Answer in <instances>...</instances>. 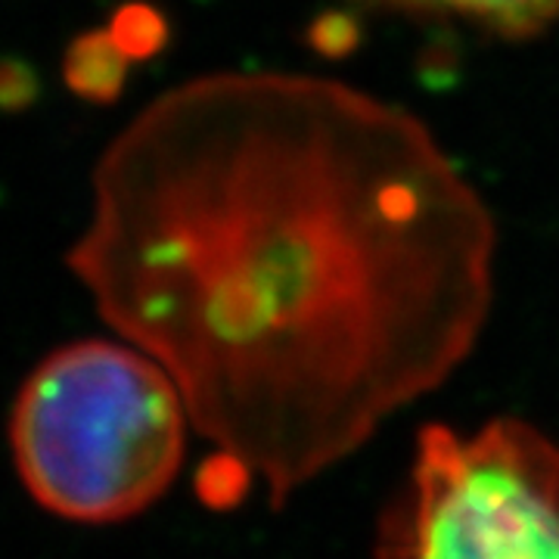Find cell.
Segmentation results:
<instances>
[{
  "label": "cell",
  "mask_w": 559,
  "mask_h": 559,
  "mask_svg": "<svg viewBox=\"0 0 559 559\" xmlns=\"http://www.w3.org/2000/svg\"><path fill=\"white\" fill-rule=\"evenodd\" d=\"M382 559H559V444L525 419L419 432Z\"/></svg>",
  "instance_id": "cell-3"
},
{
  "label": "cell",
  "mask_w": 559,
  "mask_h": 559,
  "mask_svg": "<svg viewBox=\"0 0 559 559\" xmlns=\"http://www.w3.org/2000/svg\"><path fill=\"white\" fill-rule=\"evenodd\" d=\"M128 57L109 28H91L69 40L62 53L66 87L87 103H116L128 81Z\"/></svg>",
  "instance_id": "cell-5"
},
{
  "label": "cell",
  "mask_w": 559,
  "mask_h": 559,
  "mask_svg": "<svg viewBox=\"0 0 559 559\" xmlns=\"http://www.w3.org/2000/svg\"><path fill=\"white\" fill-rule=\"evenodd\" d=\"M382 10L457 16L491 35L522 40L535 38L559 20V0H358Z\"/></svg>",
  "instance_id": "cell-4"
},
{
  "label": "cell",
  "mask_w": 559,
  "mask_h": 559,
  "mask_svg": "<svg viewBox=\"0 0 559 559\" xmlns=\"http://www.w3.org/2000/svg\"><path fill=\"white\" fill-rule=\"evenodd\" d=\"M109 35L116 38L128 60L143 62L165 50L171 28H168V20L159 7H153L146 0H128L112 13Z\"/></svg>",
  "instance_id": "cell-6"
},
{
  "label": "cell",
  "mask_w": 559,
  "mask_h": 559,
  "mask_svg": "<svg viewBox=\"0 0 559 559\" xmlns=\"http://www.w3.org/2000/svg\"><path fill=\"white\" fill-rule=\"evenodd\" d=\"M38 97V79L22 60H0V109L20 112Z\"/></svg>",
  "instance_id": "cell-8"
},
{
  "label": "cell",
  "mask_w": 559,
  "mask_h": 559,
  "mask_svg": "<svg viewBox=\"0 0 559 559\" xmlns=\"http://www.w3.org/2000/svg\"><path fill=\"white\" fill-rule=\"evenodd\" d=\"M498 230L429 128L352 84L218 72L94 168L66 264L280 503L476 348Z\"/></svg>",
  "instance_id": "cell-1"
},
{
  "label": "cell",
  "mask_w": 559,
  "mask_h": 559,
  "mask_svg": "<svg viewBox=\"0 0 559 559\" xmlns=\"http://www.w3.org/2000/svg\"><path fill=\"white\" fill-rule=\"evenodd\" d=\"M308 40L318 53L330 57V60H340V57H348L360 44V22L352 13L330 10V13H323L311 22Z\"/></svg>",
  "instance_id": "cell-7"
},
{
  "label": "cell",
  "mask_w": 559,
  "mask_h": 559,
  "mask_svg": "<svg viewBox=\"0 0 559 559\" xmlns=\"http://www.w3.org/2000/svg\"><path fill=\"white\" fill-rule=\"evenodd\" d=\"M190 411L138 345L84 340L40 360L20 389L10 441L25 488L72 522L143 513L178 479Z\"/></svg>",
  "instance_id": "cell-2"
}]
</instances>
